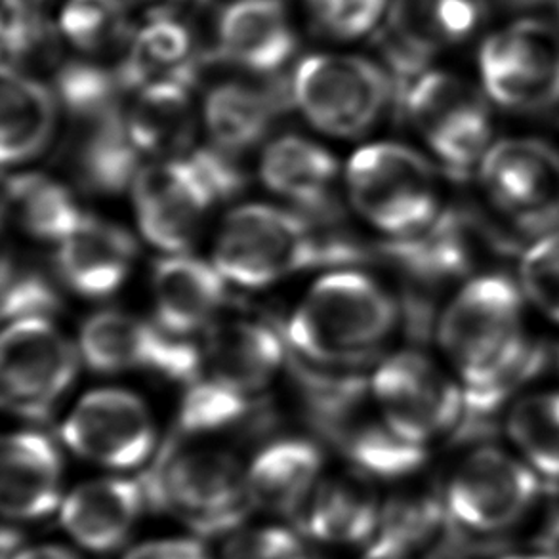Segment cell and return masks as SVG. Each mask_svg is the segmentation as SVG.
I'll return each instance as SVG.
<instances>
[{"instance_id":"cell-1","label":"cell","mask_w":559,"mask_h":559,"mask_svg":"<svg viewBox=\"0 0 559 559\" xmlns=\"http://www.w3.org/2000/svg\"><path fill=\"white\" fill-rule=\"evenodd\" d=\"M357 250L321 237L304 216L265 204H249L227 216L214 265L227 281L260 288L311 265L356 262Z\"/></svg>"},{"instance_id":"cell-2","label":"cell","mask_w":559,"mask_h":559,"mask_svg":"<svg viewBox=\"0 0 559 559\" xmlns=\"http://www.w3.org/2000/svg\"><path fill=\"white\" fill-rule=\"evenodd\" d=\"M397 304L364 273H329L288 321V338L321 364H352L371 356L397 323Z\"/></svg>"},{"instance_id":"cell-3","label":"cell","mask_w":559,"mask_h":559,"mask_svg":"<svg viewBox=\"0 0 559 559\" xmlns=\"http://www.w3.org/2000/svg\"><path fill=\"white\" fill-rule=\"evenodd\" d=\"M241 183V170L219 150L140 168L132 182L140 229L157 249L183 252L193 247L212 206Z\"/></svg>"},{"instance_id":"cell-4","label":"cell","mask_w":559,"mask_h":559,"mask_svg":"<svg viewBox=\"0 0 559 559\" xmlns=\"http://www.w3.org/2000/svg\"><path fill=\"white\" fill-rule=\"evenodd\" d=\"M439 342L466 388L522 364L538 342L523 334V304L512 281L492 273L468 283L447 306Z\"/></svg>"},{"instance_id":"cell-5","label":"cell","mask_w":559,"mask_h":559,"mask_svg":"<svg viewBox=\"0 0 559 559\" xmlns=\"http://www.w3.org/2000/svg\"><path fill=\"white\" fill-rule=\"evenodd\" d=\"M311 423L342 454L372 476L395 479L423 466V445L400 438L385 423L369 382L300 371Z\"/></svg>"},{"instance_id":"cell-6","label":"cell","mask_w":559,"mask_h":559,"mask_svg":"<svg viewBox=\"0 0 559 559\" xmlns=\"http://www.w3.org/2000/svg\"><path fill=\"white\" fill-rule=\"evenodd\" d=\"M145 499L203 535L234 530L252 507L247 469L216 447H168L142 477Z\"/></svg>"},{"instance_id":"cell-7","label":"cell","mask_w":559,"mask_h":559,"mask_svg":"<svg viewBox=\"0 0 559 559\" xmlns=\"http://www.w3.org/2000/svg\"><path fill=\"white\" fill-rule=\"evenodd\" d=\"M346 183L357 212L393 237L418 234L438 218V176L405 145L359 150L349 160Z\"/></svg>"},{"instance_id":"cell-8","label":"cell","mask_w":559,"mask_h":559,"mask_svg":"<svg viewBox=\"0 0 559 559\" xmlns=\"http://www.w3.org/2000/svg\"><path fill=\"white\" fill-rule=\"evenodd\" d=\"M293 98L319 130L333 136H359L393 98L392 76L364 58L313 56L296 69Z\"/></svg>"},{"instance_id":"cell-9","label":"cell","mask_w":559,"mask_h":559,"mask_svg":"<svg viewBox=\"0 0 559 559\" xmlns=\"http://www.w3.org/2000/svg\"><path fill=\"white\" fill-rule=\"evenodd\" d=\"M479 180L497 211L522 234L558 231V147L535 138L502 140L485 153Z\"/></svg>"},{"instance_id":"cell-10","label":"cell","mask_w":559,"mask_h":559,"mask_svg":"<svg viewBox=\"0 0 559 559\" xmlns=\"http://www.w3.org/2000/svg\"><path fill=\"white\" fill-rule=\"evenodd\" d=\"M449 173L466 176L489 152L491 114L481 94L447 73L423 75L400 107Z\"/></svg>"},{"instance_id":"cell-11","label":"cell","mask_w":559,"mask_h":559,"mask_svg":"<svg viewBox=\"0 0 559 559\" xmlns=\"http://www.w3.org/2000/svg\"><path fill=\"white\" fill-rule=\"evenodd\" d=\"M76 372L73 344L46 318L15 319L2 334V400L25 418H45Z\"/></svg>"},{"instance_id":"cell-12","label":"cell","mask_w":559,"mask_h":559,"mask_svg":"<svg viewBox=\"0 0 559 559\" xmlns=\"http://www.w3.org/2000/svg\"><path fill=\"white\" fill-rule=\"evenodd\" d=\"M371 388L385 423L411 443L424 447L461 424L464 393L418 354L385 359L372 374Z\"/></svg>"},{"instance_id":"cell-13","label":"cell","mask_w":559,"mask_h":559,"mask_svg":"<svg viewBox=\"0 0 559 559\" xmlns=\"http://www.w3.org/2000/svg\"><path fill=\"white\" fill-rule=\"evenodd\" d=\"M540 491L538 477L499 449L468 454L447 487L445 507L462 530L497 533L527 514Z\"/></svg>"},{"instance_id":"cell-14","label":"cell","mask_w":559,"mask_h":559,"mask_svg":"<svg viewBox=\"0 0 559 559\" xmlns=\"http://www.w3.org/2000/svg\"><path fill=\"white\" fill-rule=\"evenodd\" d=\"M81 352L94 371H155L183 382L199 374L203 361L182 336L121 311H104L88 319L81 334Z\"/></svg>"},{"instance_id":"cell-15","label":"cell","mask_w":559,"mask_h":559,"mask_svg":"<svg viewBox=\"0 0 559 559\" xmlns=\"http://www.w3.org/2000/svg\"><path fill=\"white\" fill-rule=\"evenodd\" d=\"M61 433L76 454L107 468L140 466L155 445L150 411L144 401L124 390H98L84 395Z\"/></svg>"},{"instance_id":"cell-16","label":"cell","mask_w":559,"mask_h":559,"mask_svg":"<svg viewBox=\"0 0 559 559\" xmlns=\"http://www.w3.org/2000/svg\"><path fill=\"white\" fill-rule=\"evenodd\" d=\"M136 258V242L106 219L86 216L60 242L58 270L76 295L104 298L121 287Z\"/></svg>"},{"instance_id":"cell-17","label":"cell","mask_w":559,"mask_h":559,"mask_svg":"<svg viewBox=\"0 0 559 559\" xmlns=\"http://www.w3.org/2000/svg\"><path fill=\"white\" fill-rule=\"evenodd\" d=\"M61 456L37 431H17L2 443L0 502L12 520L52 514L61 500Z\"/></svg>"},{"instance_id":"cell-18","label":"cell","mask_w":559,"mask_h":559,"mask_svg":"<svg viewBox=\"0 0 559 559\" xmlns=\"http://www.w3.org/2000/svg\"><path fill=\"white\" fill-rule=\"evenodd\" d=\"M199 374L252 397L272 382L283 361V344L270 326L229 321L212 326Z\"/></svg>"},{"instance_id":"cell-19","label":"cell","mask_w":559,"mask_h":559,"mask_svg":"<svg viewBox=\"0 0 559 559\" xmlns=\"http://www.w3.org/2000/svg\"><path fill=\"white\" fill-rule=\"evenodd\" d=\"M142 481L98 479L79 485L61 504V523L92 552H111L129 538L144 508Z\"/></svg>"},{"instance_id":"cell-20","label":"cell","mask_w":559,"mask_h":559,"mask_svg":"<svg viewBox=\"0 0 559 559\" xmlns=\"http://www.w3.org/2000/svg\"><path fill=\"white\" fill-rule=\"evenodd\" d=\"M295 50V33L280 0H239L219 15L216 53L222 60L273 73Z\"/></svg>"},{"instance_id":"cell-21","label":"cell","mask_w":559,"mask_h":559,"mask_svg":"<svg viewBox=\"0 0 559 559\" xmlns=\"http://www.w3.org/2000/svg\"><path fill=\"white\" fill-rule=\"evenodd\" d=\"M226 281L216 265L197 258L160 260L153 273V300L160 326L183 336L211 325L226 300Z\"/></svg>"},{"instance_id":"cell-22","label":"cell","mask_w":559,"mask_h":559,"mask_svg":"<svg viewBox=\"0 0 559 559\" xmlns=\"http://www.w3.org/2000/svg\"><path fill=\"white\" fill-rule=\"evenodd\" d=\"M75 134L69 144V163L84 188L115 193L134 182L140 168L136 145L119 107L102 114L73 117Z\"/></svg>"},{"instance_id":"cell-23","label":"cell","mask_w":559,"mask_h":559,"mask_svg":"<svg viewBox=\"0 0 559 559\" xmlns=\"http://www.w3.org/2000/svg\"><path fill=\"white\" fill-rule=\"evenodd\" d=\"M323 456L304 439H283L264 449L247 469L252 507L280 515H300L318 489Z\"/></svg>"},{"instance_id":"cell-24","label":"cell","mask_w":559,"mask_h":559,"mask_svg":"<svg viewBox=\"0 0 559 559\" xmlns=\"http://www.w3.org/2000/svg\"><path fill=\"white\" fill-rule=\"evenodd\" d=\"M260 175L273 193L313 214L333 209L338 165L321 145L300 136L275 140L262 157Z\"/></svg>"},{"instance_id":"cell-25","label":"cell","mask_w":559,"mask_h":559,"mask_svg":"<svg viewBox=\"0 0 559 559\" xmlns=\"http://www.w3.org/2000/svg\"><path fill=\"white\" fill-rule=\"evenodd\" d=\"M58 117V104L45 84L4 63L0 75V157L22 165L43 153Z\"/></svg>"},{"instance_id":"cell-26","label":"cell","mask_w":559,"mask_h":559,"mask_svg":"<svg viewBox=\"0 0 559 559\" xmlns=\"http://www.w3.org/2000/svg\"><path fill=\"white\" fill-rule=\"evenodd\" d=\"M290 99L295 102L293 83L285 81H272L262 91L247 84H222L206 98V129L222 152H247L265 136L275 114Z\"/></svg>"},{"instance_id":"cell-27","label":"cell","mask_w":559,"mask_h":559,"mask_svg":"<svg viewBox=\"0 0 559 559\" xmlns=\"http://www.w3.org/2000/svg\"><path fill=\"white\" fill-rule=\"evenodd\" d=\"M127 127L142 155L155 159H178L195 136V111L189 83L163 79L147 84L127 114Z\"/></svg>"},{"instance_id":"cell-28","label":"cell","mask_w":559,"mask_h":559,"mask_svg":"<svg viewBox=\"0 0 559 559\" xmlns=\"http://www.w3.org/2000/svg\"><path fill=\"white\" fill-rule=\"evenodd\" d=\"M481 68L510 66L530 84L531 111L559 106V33L537 20L515 23L485 40L479 53Z\"/></svg>"},{"instance_id":"cell-29","label":"cell","mask_w":559,"mask_h":559,"mask_svg":"<svg viewBox=\"0 0 559 559\" xmlns=\"http://www.w3.org/2000/svg\"><path fill=\"white\" fill-rule=\"evenodd\" d=\"M377 495L364 477H331L318 485L302 510L308 535L329 545H359L380 525Z\"/></svg>"},{"instance_id":"cell-30","label":"cell","mask_w":559,"mask_h":559,"mask_svg":"<svg viewBox=\"0 0 559 559\" xmlns=\"http://www.w3.org/2000/svg\"><path fill=\"white\" fill-rule=\"evenodd\" d=\"M4 214L38 241L61 242L83 219L75 199L43 175H17L4 186Z\"/></svg>"},{"instance_id":"cell-31","label":"cell","mask_w":559,"mask_h":559,"mask_svg":"<svg viewBox=\"0 0 559 559\" xmlns=\"http://www.w3.org/2000/svg\"><path fill=\"white\" fill-rule=\"evenodd\" d=\"M508 433L546 484L559 487V393H537L515 403Z\"/></svg>"},{"instance_id":"cell-32","label":"cell","mask_w":559,"mask_h":559,"mask_svg":"<svg viewBox=\"0 0 559 559\" xmlns=\"http://www.w3.org/2000/svg\"><path fill=\"white\" fill-rule=\"evenodd\" d=\"M454 520L445 504L431 497H400L388 502L380 514V537L413 552L416 548L433 545Z\"/></svg>"},{"instance_id":"cell-33","label":"cell","mask_w":559,"mask_h":559,"mask_svg":"<svg viewBox=\"0 0 559 559\" xmlns=\"http://www.w3.org/2000/svg\"><path fill=\"white\" fill-rule=\"evenodd\" d=\"M447 0H393L385 33L424 60L449 43L445 29Z\"/></svg>"},{"instance_id":"cell-34","label":"cell","mask_w":559,"mask_h":559,"mask_svg":"<svg viewBox=\"0 0 559 559\" xmlns=\"http://www.w3.org/2000/svg\"><path fill=\"white\" fill-rule=\"evenodd\" d=\"M250 400L252 397L227 390L211 378L197 374L189 382L188 393L183 397L180 430L193 436L222 430L249 413Z\"/></svg>"},{"instance_id":"cell-35","label":"cell","mask_w":559,"mask_h":559,"mask_svg":"<svg viewBox=\"0 0 559 559\" xmlns=\"http://www.w3.org/2000/svg\"><path fill=\"white\" fill-rule=\"evenodd\" d=\"M56 88L61 104L73 117H86L119 107V92L124 91L117 71L111 73L84 61L66 63L56 76Z\"/></svg>"},{"instance_id":"cell-36","label":"cell","mask_w":559,"mask_h":559,"mask_svg":"<svg viewBox=\"0 0 559 559\" xmlns=\"http://www.w3.org/2000/svg\"><path fill=\"white\" fill-rule=\"evenodd\" d=\"M0 38L8 66L35 60L52 61L58 52L52 27L35 12L33 4L23 0H4Z\"/></svg>"},{"instance_id":"cell-37","label":"cell","mask_w":559,"mask_h":559,"mask_svg":"<svg viewBox=\"0 0 559 559\" xmlns=\"http://www.w3.org/2000/svg\"><path fill=\"white\" fill-rule=\"evenodd\" d=\"M60 298L37 267L8 252L2 264V316L4 319L46 318L58 310Z\"/></svg>"},{"instance_id":"cell-38","label":"cell","mask_w":559,"mask_h":559,"mask_svg":"<svg viewBox=\"0 0 559 559\" xmlns=\"http://www.w3.org/2000/svg\"><path fill=\"white\" fill-rule=\"evenodd\" d=\"M61 31L83 50H98L124 33L121 0H69Z\"/></svg>"},{"instance_id":"cell-39","label":"cell","mask_w":559,"mask_h":559,"mask_svg":"<svg viewBox=\"0 0 559 559\" xmlns=\"http://www.w3.org/2000/svg\"><path fill=\"white\" fill-rule=\"evenodd\" d=\"M522 283L538 310L559 323V234L548 235L527 250Z\"/></svg>"},{"instance_id":"cell-40","label":"cell","mask_w":559,"mask_h":559,"mask_svg":"<svg viewBox=\"0 0 559 559\" xmlns=\"http://www.w3.org/2000/svg\"><path fill=\"white\" fill-rule=\"evenodd\" d=\"M385 0H308L311 17L321 33L334 38H357L372 29Z\"/></svg>"},{"instance_id":"cell-41","label":"cell","mask_w":559,"mask_h":559,"mask_svg":"<svg viewBox=\"0 0 559 559\" xmlns=\"http://www.w3.org/2000/svg\"><path fill=\"white\" fill-rule=\"evenodd\" d=\"M224 559H310L302 540L281 527L237 533L224 546Z\"/></svg>"},{"instance_id":"cell-42","label":"cell","mask_w":559,"mask_h":559,"mask_svg":"<svg viewBox=\"0 0 559 559\" xmlns=\"http://www.w3.org/2000/svg\"><path fill=\"white\" fill-rule=\"evenodd\" d=\"M122 559H211V556L199 540L165 538L136 546Z\"/></svg>"},{"instance_id":"cell-43","label":"cell","mask_w":559,"mask_h":559,"mask_svg":"<svg viewBox=\"0 0 559 559\" xmlns=\"http://www.w3.org/2000/svg\"><path fill=\"white\" fill-rule=\"evenodd\" d=\"M407 548L393 543L390 538L378 537L377 543L367 550L361 559H413Z\"/></svg>"},{"instance_id":"cell-44","label":"cell","mask_w":559,"mask_h":559,"mask_svg":"<svg viewBox=\"0 0 559 559\" xmlns=\"http://www.w3.org/2000/svg\"><path fill=\"white\" fill-rule=\"evenodd\" d=\"M10 559H79L75 554L69 552L66 548L60 546L46 545V546H31V548H23Z\"/></svg>"},{"instance_id":"cell-45","label":"cell","mask_w":559,"mask_h":559,"mask_svg":"<svg viewBox=\"0 0 559 559\" xmlns=\"http://www.w3.org/2000/svg\"><path fill=\"white\" fill-rule=\"evenodd\" d=\"M538 546L543 548L545 556L552 559H559V512L552 515V520L546 523L545 531L540 533Z\"/></svg>"},{"instance_id":"cell-46","label":"cell","mask_w":559,"mask_h":559,"mask_svg":"<svg viewBox=\"0 0 559 559\" xmlns=\"http://www.w3.org/2000/svg\"><path fill=\"white\" fill-rule=\"evenodd\" d=\"M491 4H497L504 10H530V8L543 7L552 0H489Z\"/></svg>"},{"instance_id":"cell-47","label":"cell","mask_w":559,"mask_h":559,"mask_svg":"<svg viewBox=\"0 0 559 559\" xmlns=\"http://www.w3.org/2000/svg\"><path fill=\"white\" fill-rule=\"evenodd\" d=\"M510 559H552L550 556H540V558H510Z\"/></svg>"},{"instance_id":"cell-48","label":"cell","mask_w":559,"mask_h":559,"mask_svg":"<svg viewBox=\"0 0 559 559\" xmlns=\"http://www.w3.org/2000/svg\"><path fill=\"white\" fill-rule=\"evenodd\" d=\"M23 2H27V4H33V7H35V4H37V2H40V0H23Z\"/></svg>"},{"instance_id":"cell-49","label":"cell","mask_w":559,"mask_h":559,"mask_svg":"<svg viewBox=\"0 0 559 559\" xmlns=\"http://www.w3.org/2000/svg\"><path fill=\"white\" fill-rule=\"evenodd\" d=\"M558 10H559V0H558Z\"/></svg>"},{"instance_id":"cell-50","label":"cell","mask_w":559,"mask_h":559,"mask_svg":"<svg viewBox=\"0 0 559 559\" xmlns=\"http://www.w3.org/2000/svg\"><path fill=\"white\" fill-rule=\"evenodd\" d=\"M507 559H510V558H507Z\"/></svg>"}]
</instances>
